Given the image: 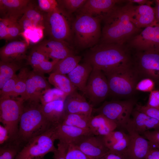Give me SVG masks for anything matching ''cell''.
<instances>
[{
    "label": "cell",
    "instance_id": "49",
    "mask_svg": "<svg viewBox=\"0 0 159 159\" xmlns=\"http://www.w3.org/2000/svg\"><path fill=\"white\" fill-rule=\"evenodd\" d=\"M9 20L0 18V39L8 40Z\"/></svg>",
    "mask_w": 159,
    "mask_h": 159
},
{
    "label": "cell",
    "instance_id": "46",
    "mask_svg": "<svg viewBox=\"0 0 159 159\" xmlns=\"http://www.w3.org/2000/svg\"><path fill=\"white\" fill-rule=\"evenodd\" d=\"M155 85L154 82L151 79L144 78L138 82L136 87V91L150 92L153 90Z\"/></svg>",
    "mask_w": 159,
    "mask_h": 159
},
{
    "label": "cell",
    "instance_id": "9",
    "mask_svg": "<svg viewBox=\"0 0 159 159\" xmlns=\"http://www.w3.org/2000/svg\"><path fill=\"white\" fill-rule=\"evenodd\" d=\"M24 102L19 97L0 99V121L8 129L12 141L17 139Z\"/></svg>",
    "mask_w": 159,
    "mask_h": 159
},
{
    "label": "cell",
    "instance_id": "28",
    "mask_svg": "<svg viewBox=\"0 0 159 159\" xmlns=\"http://www.w3.org/2000/svg\"><path fill=\"white\" fill-rule=\"evenodd\" d=\"M25 66L23 61L4 62L0 61V89L13 77L16 72Z\"/></svg>",
    "mask_w": 159,
    "mask_h": 159
},
{
    "label": "cell",
    "instance_id": "44",
    "mask_svg": "<svg viewBox=\"0 0 159 159\" xmlns=\"http://www.w3.org/2000/svg\"><path fill=\"white\" fill-rule=\"evenodd\" d=\"M66 159H90L80 150L72 144L69 145Z\"/></svg>",
    "mask_w": 159,
    "mask_h": 159
},
{
    "label": "cell",
    "instance_id": "24",
    "mask_svg": "<svg viewBox=\"0 0 159 159\" xmlns=\"http://www.w3.org/2000/svg\"><path fill=\"white\" fill-rule=\"evenodd\" d=\"M65 100H55L42 105V112L47 120L53 126L61 124L65 114Z\"/></svg>",
    "mask_w": 159,
    "mask_h": 159
},
{
    "label": "cell",
    "instance_id": "33",
    "mask_svg": "<svg viewBox=\"0 0 159 159\" xmlns=\"http://www.w3.org/2000/svg\"><path fill=\"white\" fill-rule=\"evenodd\" d=\"M21 147L14 141L9 142L1 146L0 159H15L21 149Z\"/></svg>",
    "mask_w": 159,
    "mask_h": 159
},
{
    "label": "cell",
    "instance_id": "43",
    "mask_svg": "<svg viewBox=\"0 0 159 159\" xmlns=\"http://www.w3.org/2000/svg\"><path fill=\"white\" fill-rule=\"evenodd\" d=\"M9 21L8 40H12L17 38L22 31L18 21Z\"/></svg>",
    "mask_w": 159,
    "mask_h": 159
},
{
    "label": "cell",
    "instance_id": "53",
    "mask_svg": "<svg viewBox=\"0 0 159 159\" xmlns=\"http://www.w3.org/2000/svg\"><path fill=\"white\" fill-rule=\"evenodd\" d=\"M97 159H125L123 156L109 151L104 156Z\"/></svg>",
    "mask_w": 159,
    "mask_h": 159
},
{
    "label": "cell",
    "instance_id": "19",
    "mask_svg": "<svg viewBox=\"0 0 159 159\" xmlns=\"http://www.w3.org/2000/svg\"><path fill=\"white\" fill-rule=\"evenodd\" d=\"M66 114H76L92 116L93 108L91 104L79 93L77 90L68 95L64 101Z\"/></svg>",
    "mask_w": 159,
    "mask_h": 159
},
{
    "label": "cell",
    "instance_id": "16",
    "mask_svg": "<svg viewBox=\"0 0 159 159\" xmlns=\"http://www.w3.org/2000/svg\"><path fill=\"white\" fill-rule=\"evenodd\" d=\"M29 46L28 42L25 41H14L8 43L0 48V61L13 62L26 60Z\"/></svg>",
    "mask_w": 159,
    "mask_h": 159
},
{
    "label": "cell",
    "instance_id": "1",
    "mask_svg": "<svg viewBox=\"0 0 159 159\" xmlns=\"http://www.w3.org/2000/svg\"><path fill=\"white\" fill-rule=\"evenodd\" d=\"M124 6L117 5L100 17L104 22L100 40L101 43L125 44L141 32L132 22L131 15L134 5L128 2Z\"/></svg>",
    "mask_w": 159,
    "mask_h": 159
},
{
    "label": "cell",
    "instance_id": "42",
    "mask_svg": "<svg viewBox=\"0 0 159 159\" xmlns=\"http://www.w3.org/2000/svg\"><path fill=\"white\" fill-rule=\"evenodd\" d=\"M135 109L159 121V107H152L136 104Z\"/></svg>",
    "mask_w": 159,
    "mask_h": 159
},
{
    "label": "cell",
    "instance_id": "36",
    "mask_svg": "<svg viewBox=\"0 0 159 159\" xmlns=\"http://www.w3.org/2000/svg\"><path fill=\"white\" fill-rule=\"evenodd\" d=\"M46 60L48 59L44 54L33 48L27 56L26 65H30L33 68Z\"/></svg>",
    "mask_w": 159,
    "mask_h": 159
},
{
    "label": "cell",
    "instance_id": "15",
    "mask_svg": "<svg viewBox=\"0 0 159 159\" xmlns=\"http://www.w3.org/2000/svg\"><path fill=\"white\" fill-rule=\"evenodd\" d=\"M130 137L128 147L123 156L125 159H144L152 144L147 139L135 131L126 129Z\"/></svg>",
    "mask_w": 159,
    "mask_h": 159
},
{
    "label": "cell",
    "instance_id": "38",
    "mask_svg": "<svg viewBox=\"0 0 159 159\" xmlns=\"http://www.w3.org/2000/svg\"><path fill=\"white\" fill-rule=\"evenodd\" d=\"M130 142V137L127 135L108 147L109 151L123 156L127 150Z\"/></svg>",
    "mask_w": 159,
    "mask_h": 159
},
{
    "label": "cell",
    "instance_id": "3",
    "mask_svg": "<svg viewBox=\"0 0 159 159\" xmlns=\"http://www.w3.org/2000/svg\"><path fill=\"white\" fill-rule=\"evenodd\" d=\"M131 51L125 44L100 43L90 49L85 62L93 68L103 71L131 63L132 55Z\"/></svg>",
    "mask_w": 159,
    "mask_h": 159
},
{
    "label": "cell",
    "instance_id": "54",
    "mask_svg": "<svg viewBox=\"0 0 159 159\" xmlns=\"http://www.w3.org/2000/svg\"><path fill=\"white\" fill-rule=\"evenodd\" d=\"M127 1V2L132 3H137L139 5H151V4L150 1L147 0H129Z\"/></svg>",
    "mask_w": 159,
    "mask_h": 159
},
{
    "label": "cell",
    "instance_id": "13",
    "mask_svg": "<svg viewBox=\"0 0 159 159\" xmlns=\"http://www.w3.org/2000/svg\"><path fill=\"white\" fill-rule=\"evenodd\" d=\"M71 144L75 146L90 159H97L109 152L103 136L86 135Z\"/></svg>",
    "mask_w": 159,
    "mask_h": 159
},
{
    "label": "cell",
    "instance_id": "45",
    "mask_svg": "<svg viewBox=\"0 0 159 159\" xmlns=\"http://www.w3.org/2000/svg\"><path fill=\"white\" fill-rule=\"evenodd\" d=\"M142 135L154 147L159 150V128L147 131Z\"/></svg>",
    "mask_w": 159,
    "mask_h": 159
},
{
    "label": "cell",
    "instance_id": "7",
    "mask_svg": "<svg viewBox=\"0 0 159 159\" xmlns=\"http://www.w3.org/2000/svg\"><path fill=\"white\" fill-rule=\"evenodd\" d=\"M68 16L58 6L50 12L44 13L43 32L48 39L68 43L72 32Z\"/></svg>",
    "mask_w": 159,
    "mask_h": 159
},
{
    "label": "cell",
    "instance_id": "52",
    "mask_svg": "<svg viewBox=\"0 0 159 159\" xmlns=\"http://www.w3.org/2000/svg\"><path fill=\"white\" fill-rule=\"evenodd\" d=\"M144 159H159V150L152 145L148 153Z\"/></svg>",
    "mask_w": 159,
    "mask_h": 159
},
{
    "label": "cell",
    "instance_id": "12",
    "mask_svg": "<svg viewBox=\"0 0 159 159\" xmlns=\"http://www.w3.org/2000/svg\"><path fill=\"white\" fill-rule=\"evenodd\" d=\"M110 94L108 82L104 72L100 69L93 68L84 94L89 98L92 105L102 102Z\"/></svg>",
    "mask_w": 159,
    "mask_h": 159
},
{
    "label": "cell",
    "instance_id": "41",
    "mask_svg": "<svg viewBox=\"0 0 159 159\" xmlns=\"http://www.w3.org/2000/svg\"><path fill=\"white\" fill-rule=\"evenodd\" d=\"M59 60L58 59H54L50 61L49 60H46L33 68V70L44 74L52 72L55 65Z\"/></svg>",
    "mask_w": 159,
    "mask_h": 159
},
{
    "label": "cell",
    "instance_id": "47",
    "mask_svg": "<svg viewBox=\"0 0 159 159\" xmlns=\"http://www.w3.org/2000/svg\"><path fill=\"white\" fill-rule=\"evenodd\" d=\"M69 145L59 142L56 150L53 153L54 159H66Z\"/></svg>",
    "mask_w": 159,
    "mask_h": 159
},
{
    "label": "cell",
    "instance_id": "4",
    "mask_svg": "<svg viewBox=\"0 0 159 159\" xmlns=\"http://www.w3.org/2000/svg\"><path fill=\"white\" fill-rule=\"evenodd\" d=\"M102 71L107 80L110 94L119 97L132 98L140 80L132 62Z\"/></svg>",
    "mask_w": 159,
    "mask_h": 159
},
{
    "label": "cell",
    "instance_id": "48",
    "mask_svg": "<svg viewBox=\"0 0 159 159\" xmlns=\"http://www.w3.org/2000/svg\"><path fill=\"white\" fill-rule=\"evenodd\" d=\"M146 105L152 107H159V90H153L150 92Z\"/></svg>",
    "mask_w": 159,
    "mask_h": 159
},
{
    "label": "cell",
    "instance_id": "23",
    "mask_svg": "<svg viewBox=\"0 0 159 159\" xmlns=\"http://www.w3.org/2000/svg\"><path fill=\"white\" fill-rule=\"evenodd\" d=\"M56 133L59 142L68 145L73 144L82 137L92 135L90 130L62 124L56 126Z\"/></svg>",
    "mask_w": 159,
    "mask_h": 159
},
{
    "label": "cell",
    "instance_id": "5",
    "mask_svg": "<svg viewBox=\"0 0 159 159\" xmlns=\"http://www.w3.org/2000/svg\"><path fill=\"white\" fill-rule=\"evenodd\" d=\"M72 24L75 42L82 48L92 47L100 40L101 35L100 18L77 14Z\"/></svg>",
    "mask_w": 159,
    "mask_h": 159
},
{
    "label": "cell",
    "instance_id": "40",
    "mask_svg": "<svg viewBox=\"0 0 159 159\" xmlns=\"http://www.w3.org/2000/svg\"><path fill=\"white\" fill-rule=\"evenodd\" d=\"M35 2L39 9L44 13L50 12L58 6L57 0H38Z\"/></svg>",
    "mask_w": 159,
    "mask_h": 159
},
{
    "label": "cell",
    "instance_id": "30",
    "mask_svg": "<svg viewBox=\"0 0 159 159\" xmlns=\"http://www.w3.org/2000/svg\"><path fill=\"white\" fill-rule=\"evenodd\" d=\"M92 116L80 114L65 113L61 124L90 130L89 122Z\"/></svg>",
    "mask_w": 159,
    "mask_h": 159
},
{
    "label": "cell",
    "instance_id": "8",
    "mask_svg": "<svg viewBox=\"0 0 159 159\" xmlns=\"http://www.w3.org/2000/svg\"><path fill=\"white\" fill-rule=\"evenodd\" d=\"M136 104V100L132 98L122 100L105 101L98 108H93V112L114 122L117 128L126 130Z\"/></svg>",
    "mask_w": 159,
    "mask_h": 159
},
{
    "label": "cell",
    "instance_id": "14",
    "mask_svg": "<svg viewBox=\"0 0 159 159\" xmlns=\"http://www.w3.org/2000/svg\"><path fill=\"white\" fill-rule=\"evenodd\" d=\"M33 48L52 60H59L74 54L68 43L49 39L43 40Z\"/></svg>",
    "mask_w": 159,
    "mask_h": 159
},
{
    "label": "cell",
    "instance_id": "51",
    "mask_svg": "<svg viewBox=\"0 0 159 159\" xmlns=\"http://www.w3.org/2000/svg\"><path fill=\"white\" fill-rule=\"evenodd\" d=\"M18 22L22 29V33L27 29L36 28L30 20L23 16L18 20Z\"/></svg>",
    "mask_w": 159,
    "mask_h": 159
},
{
    "label": "cell",
    "instance_id": "11",
    "mask_svg": "<svg viewBox=\"0 0 159 159\" xmlns=\"http://www.w3.org/2000/svg\"><path fill=\"white\" fill-rule=\"evenodd\" d=\"M126 43L135 51L159 53V24L145 28Z\"/></svg>",
    "mask_w": 159,
    "mask_h": 159
},
{
    "label": "cell",
    "instance_id": "55",
    "mask_svg": "<svg viewBox=\"0 0 159 159\" xmlns=\"http://www.w3.org/2000/svg\"><path fill=\"white\" fill-rule=\"evenodd\" d=\"M156 20L159 24V0L156 1V5L154 7Z\"/></svg>",
    "mask_w": 159,
    "mask_h": 159
},
{
    "label": "cell",
    "instance_id": "26",
    "mask_svg": "<svg viewBox=\"0 0 159 159\" xmlns=\"http://www.w3.org/2000/svg\"><path fill=\"white\" fill-rule=\"evenodd\" d=\"M89 127L91 133L96 136H105L117 128L114 122L104 116L97 114L92 116L89 122Z\"/></svg>",
    "mask_w": 159,
    "mask_h": 159
},
{
    "label": "cell",
    "instance_id": "56",
    "mask_svg": "<svg viewBox=\"0 0 159 159\" xmlns=\"http://www.w3.org/2000/svg\"><path fill=\"white\" fill-rule=\"evenodd\" d=\"M32 159L29 158H23V159Z\"/></svg>",
    "mask_w": 159,
    "mask_h": 159
},
{
    "label": "cell",
    "instance_id": "25",
    "mask_svg": "<svg viewBox=\"0 0 159 159\" xmlns=\"http://www.w3.org/2000/svg\"><path fill=\"white\" fill-rule=\"evenodd\" d=\"M93 68L90 64L85 62L79 64L67 74V77L72 84L83 94Z\"/></svg>",
    "mask_w": 159,
    "mask_h": 159
},
{
    "label": "cell",
    "instance_id": "32",
    "mask_svg": "<svg viewBox=\"0 0 159 159\" xmlns=\"http://www.w3.org/2000/svg\"><path fill=\"white\" fill-rule=\"evenodd\" d=\"M34 2V1H31L23 16L30 20L36 28L43 29L44 13L39 9L36 2Z\"/></svg>",
    "mask_w": 159,
    "mask_h": 159
},
{
    "label": "cell",
    "instance_id": "50",
    "mask_svg": "<svg viewBox=\"0 0 159 159\" xmlns=\"http://www.w3.org/2000/svg\"><path fill=\"white\" fill-rule=\"evenodd\" d=\"M11 141L9 132L5 127L0 125V144L2 145L8 142Z\"/></svg>",
    "mask_w": 159,
    "mask_h": 159
},
{
    "label": "cell",
    "instance_id": "10",
    "mask_svg": "<svg viewBox=\"0 0 159 159\" xmlns=\"http://www.w3.org/2000/svg\"><path fill=\"white\" fill-rule=\"evenodd\" d=\"M132 63L140 80L149 78L159 85V53L135 51Z\"/></svg>",
    "mask_w": 159,
    "mask_h": 159
},
{
    "label": "cell",
    "instance_id": "29",
    "mask_svg": "<svg viewBox=\"0 0 159 159\" xmlns=\"http://www.w3.org/2000/svg\"><path fill=\"white\" fill-rule=\"evenodd\" d=\"M81 59L80 56L74 54L70 55L59 60L55 65L52 72L65 75L68 74L79 64Z\"/></svg>",
    "mask_w": 159,
    "mask_h": 159
},
{
    "label": "cell",
    "instance_id": "21",
    "mask_svg": "<svg viewBox=\"0 0 159 159\" xmlns=\"http://www.w3.org/2000/svg\"><path fill=\"white\" fill-rule=\"evenodd\" d=\"M131 19L136 26L141 29L155 24L157 22L154 7L151 5H134Z\"/></svg>",
    "mask_w": 159,
    "mask_h": 159
},
{
    "label": "cell",
    "instance_id": "17",
    "mask_svg": "<svg viewBox=\"0 0 159 159\" xmlns=\"http://www.w3.org/2000/svg\"><path fill=\"white\" fill-rule=\"evenodd\" d=\"M126 1L120 0H87L76 11L77 14H86L100 18L102 16L109 11L117 4Z\"/></svg>",
    "mask_w": 159,
    "mask_h": 159
},
{
    "label": "cell",
    "instance_id": "6",
    "mask_svg": "<svg viewBox=\"0 0 159 159\" xmlns=\"http://www.w3.org/2000/svg\"><path fill=\"white\" fill-rule=\"evenodd\" d=\"M56 127L53 126L29 140L23 146L15 159H42L48 153H54L57 150L54 145L55 140L57 139Z\"/></svg>",
    "mask_w": 159,
    "mask_h": 159
},
{
    "label": "cell",
    "instance_id": "39",
    "mask_svg": "<svg viewBox=\"0 0 159 159\" xmlns=\"http://www.w3.org/2000/svg\"><path fill=\"white\" fill-rule=\"evenodd\" d=\"M127 135L120 131H113L108 135L103 136L104 141L108 147L126 137Z\"/></svg>",
    "mask_w": 159,
    "mask_h": 159
},
{
    "label": "cell",
    "instance_id": "27",
    "mask_svg": "<svg viewBox=\"0 0 159 159\" xmlns=\"http://www.w3.org/2000/svg\"><path fill=\"white\" fill-rule=\"evenodd\" d=\"M48 81L50 84L63 91L67 96L77 89L66 75L52 72L48 78Z\"/></svg>",
    "mask_w": 159,
    "mask_h": 159
},
{
    "label": "cell",
    "instance_id": "31",
    "mask_svg": "<svg viewBox=\"0 0 159 159\" xmlns=\"http://www.w3.org/2000/svg\"><path fill=\"white\" fill-rule=\"evenodd\" d=\"M30 70L26 66L19 70V72L17 75V80L11 98H16L19 97L23 101V99L26 91V81Z\"/></svg>",
    "mask_w": 159,
    "mask_h": 159
},
{
    "label": "cell",
    "instance_id": "18",
    "mask_svg": "<svg viewBox=\"0 0 159 159\" xmlns=\"http://www.w3.org/2000/svg\"><path fill=\"white\" fill-rule=\"evenodd\" d=\"M31 1L0 0V18L18 21L24 14Z\"/></svg>",
    "mask_w": 159,
    "mask_h": 159
},
{
    "label": "cell",
    "instance_id": "37",
    "mask_svg": "<svg viewBox=\"0 0 159 159\" xmlns=\"http://www.w3.org/2000/svg\"><path fill=\"white\" fill-rule=\"evenodd\" d=\"M18 79L16 74L13 77L8 80L0 90V99L11 98L14 91Z\"/></svg>",
    "mask_w": 159,
    "mask_h": 159
},
{
    "label": "cell",
    "instance_id": "20",
    "mask_svg": "<svg viewBox=\"0 0 159 159\" xmlns=\"http://www.w3.org/2000/svg\"><path fill=\"white\" fill-rule=\"evenodd\" d=\"M131 115L132 118L127 124V128L130 129L140 135L151 129L159 128V121L135 108Z\"/></svg>",
    "mask_w": 159,
    "mask_h": 159
},
{
    "label": "cell",
    "instance_id": "2",
    "mask_svg": "<svg viewBox=\"0 0 159 159\" xmlns=\"http://www.w3.org/2000/svg\"><path fill=\"white\" fill-rule=\"evenodd\" d=\"M41 95H35L24 102L16 140L20 146L24 145L32 138L54 126L49 122L42 112Z\"/></svg>",
    "mask_w": 159,
    "mask_h": 159
},
{
    "label": "cell",
    "instance_id": "35",
    "mask_svg": "<svg viewBox=\"0 0 159 159\" xmlns=\"http://www.w3.org/2000/svg\"><path fill=\"white\" fill-rule=\"evenodd\" d=\"M87 0H57L58 6L69 16L77 11L85 3Z\"/></svg>",
    "mask_w": 159,
    "mask_h": 159
},
{
    "label": "cell",
    "instance_id": "34",
    "mask_svg": "<svg viewBox=\"0 0 159 159\" xmlns=\"http://www.w3.org/2000/svg\"><path fill=\"white\" fill-rule=\"evenodd\" d=\"M67 96L60 90L54 88H50L43 92L41 95L40 102L42 105L59 100H65Z\"/></svg>",
    "mask_w": 159,
    "mask_h": 159
},
{
    "label": "cell",
    "instance_id": "22",
    "mask_svg": "<svg viewBox=\"0 0 159 159\" xmlns=\"http://www.w3.org/2000/svg\"><path fill=\"white\" fill-rule=\"evenodd\" d=\"M51 88V86L44 74L30 70L26 82V91L23 99L24 101L34 95L42 94Z\"/></svg>",
    "mask_w": 159,
    "mask_h": 159
}]
</instances>
